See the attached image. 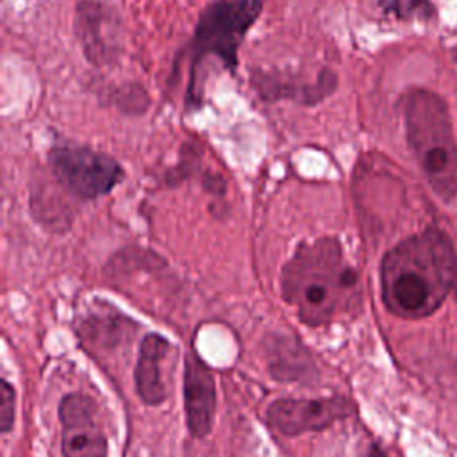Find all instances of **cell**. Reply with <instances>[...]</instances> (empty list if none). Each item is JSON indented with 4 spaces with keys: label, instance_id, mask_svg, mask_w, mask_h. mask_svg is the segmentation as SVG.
Masks as SVG:
<instances>
[{
    "label": "cell",
    "instance_id": "6da1fadb",
    "mask_svg": "<svg viewBox=\"0 0 457 457\" xmlns=\"http://www.w3.org/2000/svg\"><path fill=\"white\" fill-rule=\"evenodd\" d=\"M382 300L389 312L421 320L457 291V253L446 232L430 227L400 241L380 266Z\"/></svg>",
    "mask_w": 457,
    "mask_h": 457
},
{
    "label": "cell",
    "instance_id": "7a4b0ae2",
    "mask_svg": "<svg viewBox=\"0 0 457 457\" xmlns=\"http://www.w3.org/2000/svg\"><path fill=\"white\" fill-rule=\"evenodd\" d=\"M282 296L307 325L330 323L361 305L357 271L337 239L300 245L282 270Z\"/></svg>",
    "mask_w": 457,
    "mask_h": 457
},
{
    "label": "cell",
    "instance_id": "3957f363",
    "mask_svg": "<svg viewBox=\"0 0 457 457\" xmlns=\"http://www.w3.org/2000/svg\"><path fill=\"white\" fill-rule=\"evenodd\" d=\"M407 143L432 191L452 202L457 195V141L446 102L425 87H411L400 100Z\"/></svg>",
    "mask_w": 457,
    "mask_h": 457
},
{
    "label": "cell",
    "instance_id": "277c9868",
    "mask_svg": "<svg viewBox=\"0 0 457 457\" xmlns=\"http://www.w3.org/2000/svg\"><path fill=\"white\" fill-rule=\"evenodd\" d=\"M261 11L262 0H214L200 12L189 45L187 100L195 91L198 66L205 57H216L227 70L236 68L239 46Z\"/></svg>",
    "mask_w": 457,
    "mask_h": 457
},
{
    "label": "cell",
    "instance_id": "5b68a950",
    "mask_svg": "<svg viewBox=\"0 0 457 457\" xmlns=\"http://www.w3.org/2000/svg\"><path fill=\"white\" fill-rule=\"evenodd\" d=\"M48 162L55 179L86 200L107 195L123 179V168L116 159L80 145H55Z\"/></svg>",
    "mask_w": 457,
    "mask_h": 457
},
{
    "label": "cell",
    "instance_id": "8992f818",
    "mask_svg": "<svg viewBox=\"0 0 457 457\" xmlns=\"http://www.w3.org/2000/svg\"><path fill=\"white\" fill-rule=\"evenodd\" d=\"M64 457H105L107 441L98 423L96 403L86 395H68L61 400Z\"/></svg>",
    "mask_w": 457,
    "mask_h": 457
},
{
    "label": "cell",
    "instance_id": "52a82bcc",
    "mask_svg": "<svg viewBox=\"0 0 457 457\" xmlns=\"http://www.w3.org/2000/svg\"><path fill=\"white\" fill-rule=\"evenodd\" d=\"M352 412V403L341 396L320 400H277L268 409V423L280 434L296 436L323 430Z\"/></svg>",
    "mask_w": 457,
    "mask_h": 457
},
{
    "label": "cell",
    "instance_id": "ba28073f",
    "mask_svg": "<svg viewBox=\"0 0 457 457\" xmlns=\"http://www.w3.org/2000/svg\"><path fill=\"white\" fill-rule=\"evenodd\" d=\"M75 36L80 41L84 55L93 64H105L118 54L116 45V16L104 4L95 0H80L75 9Z\"/></svg>",
    "mask_w": 457,
    "mask_h": 457
},
{
    "label": "cell",
    "instance_id": "9c48e42d",
    "mask_svg": "<svg viewBox=\"0 0 457 457\" xmlns=\"http://www.w3.org/2000/svg\"><path fill=\"white\" fill-rule=\"evenodd\" d=\"M184 405L189 432L195 437H205L214 420L216 387L212 373L196 353L186 357Z\"/></svg>",
    "mask_w": 457,
    "mask_h": 457
},
{
    "label": "cell",
    "instance_id": "30bf717a",
    "mask_svg": "<svg viewBox=\"0 0 457 457\" xmlns=\"http://www.w3.org/2000/svg\"><path fill=\"white\" fill-rule=\"evenodd\" d=\"M252 86L253 89L268 100H278V98H291L295 102L302 104H318L323 98H327L337 86V77L332 70L323 68L316 79V82H295L291 79H286V75L280 73H266L261 70L252 71Z\"/></svg>",
    "mask_w": 457,
    "mask_h": 457
},
{
    "label": "cell",
    "instance_id": "8fae6325",
    "mask_svg": "<svg viewBox=\"0 0 457 457\" xmlns=\"http://www.w3.org/2000/svg\"><path fill=\"white\" fill-rule=\"evenodd\" d=\"M168 350L170 343L159 334H148L139 346L134 378L141 400L148 405H159L166 398L161 366Z\"/></svg>",
    "mask_w": 457,
    "mask_h": 457
},
{
    "label": "cell",
    "instance_id": "7c38bea8",
    "mask_svg": "<svg viewBox=\"0 0 457 457\" xmlns=\"http://www.w3.org/2000/svg\"><path fill=\"white\" fill-rule=\"evenodd\" d=\"M378 4L386 12H391L400 20H428L436 14V9L428 0H378Z\"/></svg>",
    "mask_w": 457,
    "mask_h": 457
},
{
    "label": "cell",
    "instance_id": "4fadbf2b",
    "mask_svg": "<svg viewBox=\"0 0 457 457\" xmlns=\"http://www.w3.org/2000/svg\"><path fill=\"white\" fill-rule=\"evenodd\" d=\"M0 421H2V432H9L14 421V391L7 380H2Z\"/></svg>",
    "mask_w": 457,
    "mask_h": 457
},
{
    "label": "cell",
    "instance_id": "5bb4252c",
    "mask_svg": "<svg viewBox=\"0 0 457 457\" xmlns=\"http://www.w3.org/2000/svg\"><path fill=\"white\" fill-rule=\"evenodd\" d=\"M373 457H384V455H382L378 450H375V452H373Z\"/></svg>",
    "mask_w": 457,
    "mask_h": 457
}]
</instances>
